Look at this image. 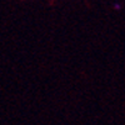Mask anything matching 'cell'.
I'll list each match as a JSON object with an SVG mask.
<instances>
[{
    "instance_id": "cell-1",
    "label": "cell",
    "mask_w": 125,
    "mask_h": 125,
    "mask_svg": "<svg viewBox=\"0 0 125 125\" xmlns=\"http://www.w3.org/2000/svg\"><path fill=\"white\" fill-rule=\"evenodd\" d=\"M114 8L118 10V9H120V5H119V4H115V5H114Z\"/></svg>"
}]
</instances>
